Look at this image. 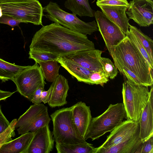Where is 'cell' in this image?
<instances>
[{
    "instance_id": "obj_10",
    "label": "cell",
    "mask_w": 153,
    "mask_h": 153,
    "mask_svg": "<svg viewBox=\"0 0 153 153\" xmlns=\"http://www.w3.org/2000/svg\"><path fill=\"white\" fill-rule=\"evenodd\" d=\"M94 16L99 31L108 51L110 47L116 45L125 38L126 34L102 12L96 11Z\"/></svg>"
},
{
    "instance_id": "obj_12",
    "label": "cell",
    "mask_w": 153,
    "mask_h": 153,
    "mask_svg": "<svg viewBox=\"0 0 153 153\" xmlns=\"http://www.w3.org/2000/svg\"><path fill=\"white\" fill-rule=\"evenodd\" d=\"M139 130V123L127 119L110 132L105 142L98 147L107 148L112 146L136 135Z\"/></svg>"
},
{
    "instance_id": "obj_20",
    "label": "cell",
    "mask_w": 153,
    "mask_h": 153,
    "mask_svg": "<svg viewBox=\"0 0 153 153\" xmlns=\"http://www.w3.org/2000/svg\"><path fill=\"white\" fill-rule=\"evenodd\" d=\"M34 134L29 132L7 143L0 149V153H27Z\"/></svg>"
},
{
    "instance_id": "obj_37",
    "label": "cell",
    "mask_w": 153,
    "mask_h": 153,
    "mask_svg": "<svg viewBox=\"0 0 153 153\" xmlns=\"http://www.w3.org/2000/svg\"><path fill=\"white\" fill-rule=\"evenodd\" d=\"M52 87L51 85L48 90H44L42 92L41 99L42 102L44 104L48 103L49 101L51 94Z\"/></svg>"
},
{
    "instance_id": "obj_16",
    "label": "cell",
    "mask_w": 153,
    "mask_h": 153,
    "mask_svg": "<svg viewBox=\"0 0 153 153\" xmlns=\"http://www.w3.org/2000/svg\"><path fill=\"white\" fill-rule=\"evenodd\" d=\"M72 106L73 121L84 138L92 118L90 107L82 101L78 102Z\"/></svg>"
},
{
    "instance_id": "obj_21",
    "label": "cell",
    "mask_w": 153,
    "mask_h": 153,
    "mask_svg": "<svg viewBox=\"0 0 153 153\" xmlns=\"http://www.w3.org/2000/svg\"><path fill=\"white\" fill-rule=\"evenodd\" d=\"M56 61L72 76L76 78L78 81L90 85V75L94 71L85 68L63 56L58 57Z\"/></svg>"
},
{
    "instance_id": "obj_17",
    "label": "cell",
    "mask_w": 153,
    "mask_h": 153,
    "mask_svg": "<svg viewBox=\"0 0 153 153\" xmlns=\"http://www.w3.org/2000/svg\"><path fill=\"white\" fill-rule=\"evenodd\" d=\"M153 90L144 108L139 122V136L143 143L153 136Z\"/></svg>"
},
{
    "instance_id": "obj_27",
    "label": "cell",
    "mask_w": 153,
    "mask_h": 153,
    "mask_svg": "<svg viewBox=\"0 0 153 153\" xmlns=\"http://www.w3.org/2000/svg\"><path fill=\"white\" fill-rule=\"evenodd\" d=\"M100 62L102 70L107 76L111 79H114L118 73V69L114 63L109 58L102 57Z\"/></svg>"
},
{
    "instance_id": "obj_32",
    "label": "cell",
    "mask_w": 153,
    "mask_h": 153,
    "mask_svg": "<svg viewBox=\"0 0 153 153\" xmlns=\"http://www.w3.org/2000/svg\"><path fill=\"white\" fill-rule=\"evenodd\" d=\"M135 153H153V136L142 143Z\"/></svg>"
},
{
    "instance_id": "obj_38",
    "label": "cell",
    "mask_w": 153,
    "mask_h": 153,
    "mask_svg": "<svg viewBox=\"0 0 153 153\" xmlns=\"http://www.w3.org/2000/svg\"><path fill=\"white\" fill-rule=\"evenodd\" d=\"M15 92H11L0 89V101L5 100L11 96Z\"/></svg>"
},
{
    "instance_id": "obj_28",
    "label": "cell",
    "mask_w": 153,
    "mask_h": 153,
    "mask_svg": "<svg viewBox=\"0 0 153 153\" xmlns=\"http://www.w3.org/2000/svg\"><path fill=\"white\" fill-rule=\"evenodd\" d=\"M29 54V58L34 60L37 63L39 62L56 60L58 57L50 53L31 49H30Z\"/></svg>"
},
{
    "instance_id": "obj_5",
    "label": "cell",
    "mask_w": 153,
    "mask_h": 153,
    "mask_svg": "<svg viewBox=\"0 0 153 153\" xmlns=\"http://www.w3.org/2000/svg\"><path fill=\"white\" fill-rule=\"evenodd\" d=\"M124 118L126 114L123 103L110 104L102 114L92 118L84 139L92 140L99 139L112 131Z\"/></svg>"
},
{
    "instance_id": "obj_11",
    "label": "cell",
    "mask_w": 153,
    "mask_h": 153,
    "mask_svg": "<svg viewBox=\"0 0 153 153\" xmlns=\"http://www.w3.org/2000/svg\"><path fill=\"white\" fill-rule=\"evenodd\" d=\"M126 11L129 19L140 26L148 27L153 23L152 0H133Z\"/></svg>"
},
{
    "instance_id": "obj_19",
    "label": "cell",
    "mask_w": 153,
    "mask_h": 153,
    "mask_svg": "<svg viewBox=\"0 0 153 153\" xmlns=\"http://www.w3.org/2000/svg\"><path fill=\"white\" fill-rule=\"evenodd\" d=\"M139 133L110 147L97 148L96 153H135L142 143Z\"/></svg>"
},
{
    "instance_id": "obj_8",
    "label": "cell",
    "mask_w": 153,
    "mask_h": 153,
    "mask_svg": "<svg viewBox=\"0 0 153 153\" xmlns=\"http://www.w3.org/2000/svg\"><path fill=\"white\" fill-rule=\"evenodd\" d=\"M11 80L16 85V91L30 101L35 91L39 88H44L46 84L41 67L36 62L28 66Z\"/></svg>"
},
{
    "instance_id": "obj_7",
    "label": "cell",
    "mask_w": 153,
    "mask_h": 153,
    "mask_svg": "<svg viewBox=\"0 0 153 153\" xmlns=\"http://www.w3.org/2000/svg\"><path fill=\"white\" fill-rule=\"evenodd\" d=\"M43 8L46 13L44 16L46 18L71 30L86 35L99 31L95 21L88 22L83 21L76 15L62 10L56 2L50 1Z\"/></svg>"
},
{
    "instance_id": "obj_39",
    "label": "cell",
    "mask_w": 153,
    "mask_h": 153,
    "mask_svg": "<svg viewBox=\"0 0 153 153\" xmlns=\"http://www.w3.org/2000/svg\"><path fill=\"white\" fill-rule=\"evenodd\" d=\"M15 0H0V2L5 1H15Z\"/></svg>"
},
{
    "instance_id": "obj_31",
    "label": "cell",
    "mask_w": 153,
    "mask_h": 153,
    "mask_svg": "<svg viewBox=\"0 0 153 153\" xmlns=\"http://www.w3.org/2000/svg\"><path fill=\"white\" fill-rule=\"evenodd\" d=\"M109 80L102 69L93 72L89 76L90 85H100L103 86Z\"/></svg>"
},
{
    "instance_id": "obj_18",
    "label": "cell",
    "mask_w": 153,
    "mask_h": 153,
    "mask_svg": "<svg viewBox=\"0 0 153 153\" xmlns=\"http://www.w3.org/2000/svg\"><path fill=\"white\" fill-rule=\"evenodd\" d=\"M102 12L126 34L128 30L129 19L126 15L128 7L125 6L100 5Z\"/></svg>"
},
{
    "instance_id": "obj_1",
    "label": "cell",
    "mask_w": 153,
    "mask_h": 153,
    "mask_svg": "<svg viewBox=\"0 0 153 153\" xmlns=\"http://www.w3.org/2000/svg\"><path fill=\"white\" fill-rule=\"evenodd\" d=\"M30 49L63 56L77 51L95 49L86 35L55 23L42 27L34 34Z\"/></svg>"
},
{
    "instance_id": "obj_3",
    "label": "cell",
    "mask_w": 153,
    "mask_h": 153,
    "mask_svg": "<svg viewBox=\"0 0 153 153\" xmlns=\"http://www.w3.org/2000/svg\"><path fill=\"white\" fill-rule=\"evenodd\" d=\"M127 79L123 83L122 90L126 118L139 123L142 112L153 90V85L149 91L148 87L136 84Z\"/></svg>"
},
{
    "instance_id": "obj_14",
    "label": "cell",
    "mask_w": 153,
    "mask_h": 153,
    "mask_svg": "<svg viewBox=\"0 0 153 153\" xmlns=\"http://www.w3.org/2000/svg\"><path fill=\"white\" fill-rule=\"evenodd\" d=\"M54 140L48 125L34 132L27 153H49L53 150Z\"/></svg>"
},
{
    "instance_id": "obj_9",
    "label": "cell",
    "mask_w": 153,
    "mask_h": 153,
    "mask_svg": "<svg viewBox=\"0 0 153 153\" xmlns=\"http://www.w3.org/2000/svg\"><path fill=\"white\" fill-rule=\"evenodd\" d=\"M51 120L47 106L42 103L33 104L17 120L15 128L19 134L34 132L48 125Z\"/></svg>"
},
{
    "instance_id": "obj_33",
    "label": "cell",
    "mask_w": 153,
    "mask_h": 153,
    "mask_svg": "<svg viewBox=\"0 0 153 153\" xmlns=\"http://www.w3.org/2000/svg\"><path fill=\"white\" fill-rule=\"evenodd\" d=\"M21 22H23L9 15L2 14L0 16V23L8 25L12 27L16 26H19Z\"/></svg>"
},
{
    "instance_id": "obj_34",
    "label": "cell",
    "mask_w": 153,
    "mask_h": 153,
    "mask_svg": "<svg viewBox=\"0 0 153 153\" xmlns=\"http://www.w3.org/2000/svg\"><path fill=\"white\" fill-rule=\"evenodd\" d=\"M96 4L100 5L125 6L128 7L129 3L127 0H97Z\"/></svg>"
},
{
    "instance_id": "obj_22",
    "label": "cell",
    "mask_w": 153,
    "mask_h": 153,
    "mask_svg": "<svg viewBox=\"0 0 153 153\" xmlns=\"http://www.w3.org/2000/svg\"><path fill=\"white\" fill-rule=\"evenodd\" d=\"M64 4L65 8L75 15L80 17L94 16V12L90 5L88 0H66Z\"/></svg>"
},
{
    "instance_id": "obj_29",
    "label": "cell",
    "mask_w": 153,
    "mask_h": 153,
    "mask_svg": "<svg viewBox=\"0 0 153 153\" xmlns=\"http://www.w3.org/2000/svg\"><path fill=\"white\" fill-rule=\"evenodd\" d=\"M17 120L16 119H13L7 128L0 134V149L4 145L12 140V137L15 136L14 131Z\"/></svg>"
},
{
    "instance_id": "obj_24",
    "label": "cell",
    "mask_w": 153,
    "mask_h": 153,
    "mask_svg": "<svg viewBox=\"0 0 153 153\" xmlns=\"http://www.w3.org/2000/svg\"><path fill=\"white\" fill-rule=\"evenodd\" d=\"M27 66L16 65L0 58V80L3 82L9 80H12L18 73Z\"/></svg>"
},
{
    "instance_id": "obj_4",
    "label": "cell",
    "mask_w": 153,
    "mask_h": 153,
    "mask_svg": "<svg viewBox=\"0 0 153 153\" xmlns=\"http://www.w3.org/2000/svg\"><path fill=\"white\" fill-rule=\"evenodd\" d=\"M73 106L56 110L50 115L52 134L56 143L74 144L88 143L81 136L72 118Z\"/></svg>"
},
{
    "instance_id": "obj_35",
    "label": "cell",
    "mask_w": 153,
    "mask_h": 153,
    "mask_svg": "<svg viewBox=\"0 0 153 153\" xmlns=\"http://www.w3.org/2000/svg\"><path fill=\"white\" fill-rule=\"evenodd\" d=\"M10 123L6 118L1 109L0 105V134L4 131L8 126Z\"/></svg>"
},
{
    "instance_id": "obj_13",
    "label": "cell",
    "mask_w": 153,
    "mask_h": 153,
    "mask_svg": "<svg viewBox=\"0 0 153 153\" xmlns=\"http://www.w3.org/2000/svg\"><path fill=\"white\" fill-rule=\"evenodd\" d=\"M102 53V51L94 49L77 51L63 57L94 72L102 69L100 62Z\"/></svg>"
},
{
    "instance_id": "obj_30",
    "label": "cell",
    "mask_w": 153,
    "mask_h": 153,
    "mask_svg": "<svg viewBox=\"0 0 153 153\" xmlns=\"http://www.w3.org/2000/svg\"><path fill=\"white\" fill-rule=\"evenodd\" d=\"M126 36L139 50L147 61L151 68L153 69V61L151 60L146 51L138 39L129 30L126 33Z\"/></svg>"
},
{
    "instance_id": "obj_15",
    "label": "cell",
    "mask_w": 153,
    "mask_h": 153,
    "mask_svg": "<svg viewBox=\"0 0 153 153\" xmlns=\"http://www.w3.org/2000/svg\"><path fill=\"white\" fill-rule=\"evenodd\" d=\"M52 91L50 99L48 103L52 108L60 107L67 103L66 98L69 87L68 80L59 74L52 82Z\"/></svg>"
},
{
    "instance_id": "obj_25",
    "label": "cell",
    "mask_w": 153,
    "mask_h": 153,
    "mask_svg": "<svg viewBox=\"0 0 153 153\" xmlns=\"http://www.w3.org/2000/svg\"><path fill=\"white\" fill-rule=\"evenodd\" d=\"M56 60H49L37 62L40 65L45 79L52 82L59 76L60 65Z\"/></svg>"
},
{
    "instance_id": "obj_23",
    "label": "cell",
    "mask_w": 153,
    "mask_h": 153,
    "mask_svg": "<svg viewBox=\"0 0 153 153\" xmlns=\"http://www.w3.org/2000/svg\"><path fill=\"white\" fill-rule=\"evenodd\" d=\"M55 147L58 153H96L97 150V148L88 143L74 144L56 143Z\"/></svg>"
},
{
    "instance_id": "obj_26",
    "label": "cell",
    "mask_w": 153,
    "mask_h": 153,
    "mask_svg": "<svg viewBox=\"0 0 153 153\" xmlns=\"http://www.w3.org/2000/svg\"><path fill=\"white\" fill-rule=\"evenodd\" d=\"M129 31L138 39L149 56L151 59L153 61V41L141 30L135 26L129 25Z\"/></svg>"
},
{
    "instance_id": "obj_2",
    "label": "cell",
    "mask_w": 153,
    "mask_h": 153,
    "mask_svg": "<svg viewBox=\"0 0 153 153\" xmlns=\"http://www.w3.org/2000/svg\"><path fill=\"white\" fill-rule=\"evenodd\" d=\"M108 51L114 63L120 72L126 68L134 74L141 85L147 87L153 84V69L136 46L126 36Z\"/></svg>"
},
{
    "instance_id": "obj_36",
    "label": "cell",
    "mask_w": 153,
    "mask_h": 153,
    "mask_svg": "<svg viewBox=\"0 0 153 153\" xmlns=\"http://www.w3.org/2000/svg\"><path fill=\"white\" fill-rule=\"evenodd\" d=\"M45 90L44 88H39L34 93L32 98L30 101L33 104H39L42 102L41 97L42 91Z\"/></svg>"
},
{
    "instance_id": "obj_6",
    "label": "cell",
    "mask_w": 153,
    "mask_h": 153,
    "mask_svg": "<svg viewBox=\"0 0 153 153\" xmlns=\"http://www.w3.org/2000/svg\"><path fill=\"white\" fill-rule=\"evenodd\" d=\"M43 8L38 0H18L0 2V16L5 14L22 21L42 25Z\"/></svg>"
}]
</instances>
